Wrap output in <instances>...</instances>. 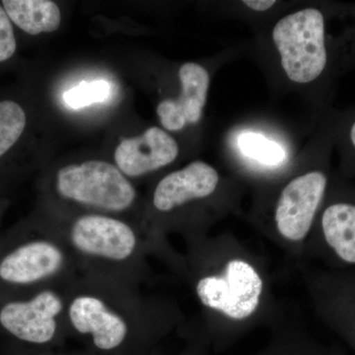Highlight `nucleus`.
Listing matches in <instances>:
<instances>
[{"label": "nucleus", "instance_id": "9b49d317", "mask_svg": "<svg viewBox=\"0 0 355 355\" xmlns=\"http://www.w3.org/2000/svg\"><path fill=\"white\" fill-rule=\"evenodd\" d=\"M179 79V95L163 100L156 109L161 125L168 132H180L200 123L209 95L210 74L202 65L186 62L180 67Z\"/></svg>", "mask_w": 355, "mask_h": 355}, {"label": "nucleus", "instance_id": "a211bd4d", "mask_svg": "<svg viewBox=\"0 0 355 355\" xmlns=\"http://www.w3.org/2000/svg\"><path fill=\"white\" fill-rule=\"evenodd\" d=\"M254 355H329L298 331L279 329L270 343Z\"/></svg>", "mask_w": 355, "mask_h": 355}, {"label": "nucleus", "instance_id": "ddd939ff", "mask_svg": "<svg viewBox=\"0 0 355 355\" xmlns=\"http://www.w3.org/2000/svg\"><path fill=\"white\" fill-rule=\"evenodd\" d=\"M304 277L318 316L355 349V296L327 270L306 272Z\"/></svg>", "mask_w": 355, "mask_h": 355}, {"label": "nucleus", "instance_id": "393cba45", "mask_svg": "<svg viewBox=\"0 0 355 355\" xmlns=\"http://www.w3.org/2000/svg\"><path fill=\"white\" fill-rule=\"evenodd\" d=\"M329 355H338V354H329Z\"/></svg>", "mask_w": 355, "mask_h": 355}, {"label": "nucleus", "instance_id": "9d476101", "mask_svg": "<svg viewBox=\"0 0 355 355\" xmlns=\"http://www.w3.org/2000/svg\"><path fill=\"white\" fill-rule=\"evenodd\" d=\"M70 284L46 287L25 300L4 303L0 308V326L28 345L53 349L62 345L69 338L65 307Z\"/></svg>", "mask_w": 355, "mask_h": 355}, {"label": "nucleus", "instance_id": "5701e85b", "mask_svg": "<svg viewBox=\"0 0 355 355\" xmlns=\"http://www.w3.org/2000/svg\"><path fill=\"white\" fill-rule=\"evenodd\" d=\"M207 347V343L203 342L200 336H196L195 338H191L190 345L180 355H207L205 352Z\"/></svg>", "mask_w": 355, "mask_h": 355}, {"label": "nucleus", "instance_id": "f257e3e1", "mask_svg": "<svg viewBox=\"0 0 355 355\" xmlns=\"http://www.w3.org/2000/svg\"><path fill=\"white\" fill-rule=\"evenodd\" d=\"M187 245L179 273L202 310L203 342L221 349L275 318L272 282L260 256L229 234H203Z\"/></svg>", "mask_w": 355, "mask_h": 355}, {"label": "nucleus", "instance_id": "aec40b11", "mask_svg": "<svg viewBox=\"0 0 355 355\" xmlns=\"http://www.w3.org/2000/svg\"><path fill=\"white\" fill-rule=\"evenodd\" d=\"M17 51V41L14 33L13 23L7 15L6 9L0 4V64L8 62Z\"/></svg>", "mask_w": 355, "mask_h": 355}, {"label": "nucleus", "instance_id": "1a4fd4ad", "mask_svg": "<svg viewBox=\"0 0 355 355\" xmlns=\"http://www.w3.org/2000/svg\"><path fill=\"white\" fill-rule=\"evenodd\" d=\"M81 277L73 256L51 234L22 243L0 260V280L17 286H64Z\"/></svg>", "mask_w": 355, "mask_h": 355}, {"label": "nucleus", "instance_id": "4be33fe9", "mask_svg": "<svg viewBox=\"0 0 355 355\" xmlns=\"http://www.w3.org/2000/svg\"><path fill=\"white\" fill-rule=\"evenodd\" d=\"M243 4L254 12H266L277 6L275 0H246Z\"/></svg>", "mask_w": 355, "mask_h": 355}, {"label": "nucleus", "instance_id": "6ab92c4d", "mask_svg": "<svg viewBox=\"0 0 355 355\" xmlns=\"http://www.w3.org/2000/svg\"><path fill=\"white\" fill-rule=\"evenodd\" d=\"M111 94V85L107 81L83 83L64 92V102L69 108L83 109L94 103L106 101Z\"/></svg>", "mask_w": 355, "mask_h": 355}, {"label": "nucleus", "instance_id": "f3484780", "mask_svg": "<svg viewBox=\"0 0 355 355\" xmlns=\"http://www.w3.org/2000/svg\"><path fill=\"white\" fill-rule=\"evenodd\" d=\"M24 107L13 99L0 100V160L17 146L27 128Z\"/></svg>", "mask_w": 355, "mask_h": 355}, {"label": "nucleus", "instance_id": "dca6fc26", "mask_svg": "<svg viewBox=\"0 0 355 355\" xmlns=\"http://www.w3.org/2000/svg\"><path fill=\"white\" fill-rule=\"evenodd\" d=\"M237 144L245 157L268 169L270 168L275 170L282 167L286 159L284 147L261 133H242L238 137Z\"/></svg>", "mask_w": 355, "mask_h": 355}, {"label": "nucleus", "instance_id": "f8f14e48", "mask_svg": "<svg viewBox=\"0 0 355 355\" xmlns=\"http://www.w3.org/2000/svg\"><path fill=\"white\" fill-rule=\"evenodd\" d=\"M179 153L176 139L163 128L153 127L139 137L121 140L114 161L125 177L137 178L172 164Z\"/></svg>", "mask_w": 355, "mask_h": 355}, {"label": "nucleus", "instance_id": "2eb2a0df", "mask_svg": "<svg viewBox=\"0 0 355 355\" xmlns=\"http://www.w3.org/2000/svg\"><path fill=\"white\" fill-rule=\"evenodd\" d=\"M335 147L340 155V168L336 173L340 179L355 178V110L343 113H331Z\"/></svg>", "mask_w": 355, "mask_h": 355}, {"label": "nucleus", "instance_id": "7ed1b4c3", "mask_svg": "<svg viewBox=\"0 0 355 355\" xmlns=\"http://www.w3.org/2000/svg\"><path fill=\"white\" fill-rule=\"evenodd\" d=\"M270 40L287 80L323 104L355 65V3L302 7L277 21Z\"/></svg>", "mask_w": 355, "mask_h": 355}, {"label": "nucleus", "instance_id": "39448f33", "mask_svg": "<svg viewBox=\"0 0 355 355\" xmlns=\"http://www.w3.org/2000/svg\"><path fill=\"white\" fill-rule=\"evenodd\" d=\"M53 231L73 256L81 275L139 286L150 273L149 254L163 259L176 272L181 266L182 257L166 239L120 217L86 212Z\"/></svg>", "mask_w": 355, "mask_h": 355}, {"label": "nucleus", "instance_id": "423d86ee", "mask_svg": "<svg viewBox=\"0 0 355 355\" xmlns=\"http://www.w3.org/2000/svg\"><path fill=\"white\" fill-rule=\"evenodd\" d=\"M303 257L331 270H355V187L336 173Z\"/></svg>", "mask_w": 355, "mask_h": 355}, {"label": "nucleus", "instance_id": "b1692460", "mask_svg": "<svg viewBox=\"0 0 355 355\" xmlns=\"http://www.w3.org/2000/svg\"><path fill=\"white\" fill-rule=\"evenodd\" d=\"M36 355H100L97 354H94V352H89V350L85 349L83 350V352H70V354H58V352H46V350H44V352H38ZM160 355V354H159Z\"/></svg>", "mask_w": 355, "mask_h": 355}, {"label": "nucleus", "instance_id": "4468645a", "mask_svg": "<svg viewBox=\"0 0 355 355\" xmlns=\"http://www.w3.org/2000/svg\"><path fill=\"white\" fill-rule=\"evenodd\" d=\"M1 4L11 22L31 36L55 32L62 22L60 8L50 0H3Z\"/></svg>", "mask_w": 355, "mask_h": 355}, {"label": "nucleus", "instance_id": "0eeeda50", "mask_svg": "<svg viewBox=\"0 0 355 355\" xmlns=\"http://www.w3.org/2000/svg\"><path fill=\"white\" fill-rule=\"evenodd\" d=\"M58 197L88 209L91 214H120L132 209L137 191L118 167L92 160L60 168L55 175Z\"/></svg>", "mask_w": 355, "mask_h": 355}, {"label": "nucleus", "instance_id": "f03ea898", "mask_svg": "<svg viewBox=\"0 0 355 355\" xmlns=\"http://www.w3.org/2000/svg\"><path fill=\"white\" fill-rule=\"evenodd\" d=\"M69 338L100 355H159L158 345L181 323L171 303L139 286L81 275L67 289Z\"/></svg>", "mask_w": 355, "mask_h": 355}, {"label": "nucleus", "instance_id": "20e7f679", "mask_svg": "<svg viewBox=\"0 0 355 355\" xmlns=\"http://www.w3.org/2000/svg\"><path fill=\"white\" fill-rule=\"evenodd\" d=\"M335 147L330 116L315 137L302 164L263 184L253 220L263 234L291 256L302 258L306 245L333 181Z\"/></svg>", "mask_w": 355, "mask_h": 355}, {"label": "nucleus", "instance_id": "6e6552de", "mask_svg": "<svg viewBox=\"0 0 355 355\" xmlns=\"http://www.w3.org/2000/svg\"><path fill=\"white\" fill-rule=\"evenodd\" d=\"M237 195V186L214 166L196 160L163 177L154 188L151 205L156 214L164 217L197 205L225 214L234 207Z\"/></svg>", "mask_w": 355, "mask_h": 355}, {"label": "nucleus", "instance_id": "412c9836", "mask_svg": "<svg viewBox=\"0 0 355 355\" xmlns=\"http://www.w3.org/2000/svg\"><path fill=\"white\" fill-rule=\"evenodd\" d=\"M331 277L338 282L343 288L347 289L352 295L355 296V270H327Z\"/></svg>", "mask_w": 355, "mask_h": 355}]
</instances>
